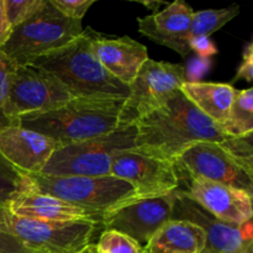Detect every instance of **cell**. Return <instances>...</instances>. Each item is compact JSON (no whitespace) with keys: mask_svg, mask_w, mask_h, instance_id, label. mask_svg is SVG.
Here are the masks:
<instances>
[{"mask_svg":"<svg viewBox=\"0 0 253 253\" xmlns=\"http://www.w3.org/2000/svg\"><path fill=\"white\" fill-rule=\"evenodd\" d=\"M239 79H245L247 82L253 81V42H249L245 46L244 53H242V62L239 66L236 76L232 78V82Z\"/></svg>","mask_w":253,"mask_h":253,"instance_id":"29","label":"cell"},{"mask_svg":"<svg viewBox=\"0 0 253 253\" xmlns=\"http://www.w3.org/2000/svg\"><path fill=\"white\" fill-rule=\"evenodd\" d=\"M95 246L96 253H146L145 246L123 232L104 230Z\"/></svg>","mask_w":253,"mask_h":253,"instance_id":"24","label":"cell"},{"mask_svg":"<svg viewBox=\"0 0 253 253\" xmlns=\"http://www.w3.org/2000/svg\"><path fill=\"white\" fill-rule=\"evenodd\" d=\"M177 190L155 198L131 199L109 210L101 217L104 230L123 232L146 246L156 232L169 220Z\"/></svg>","mask_w":253,"mask_h":253,"instance_id":"11","label":"cell"},{"mask_svg":"<svg viewBox=\"0 0 253 253\" xmlns=\"http://www.w3.org/2000/svg\"><path fill=\"white\" fill-rule=\"evenodd\" d=\"M71 99V93L51 73L34 66H17L10 82L7 115L19 125L21 115L53 110Z\"/></svg>","mask_w":253,"mask_h":253,"instance_id":"10","label":"cell"},{"mask_svg":"<svg viewBox=\"0 0 253 253\" xmlns=\"http://www.w3.org/2000/svg\"><path fill=\"white\" fill-rule=\"evenodd\" d=\"M31 190L48 194L63 202L83 208L101 217L109 210L136 198L135 190L116 177H52L27 174Z\"/></svg>","mask_w":253,"mask_h":253,"instance_id":"6","label":"cell"},{"mask_svg":"<svg viewBox=\"0 0 253 253\" xmlns=\"http://www.w3.org/2000/svg\"><path fill=\"white\" fill-rule=\"evenodd\" d=\"M173 165L179 180H209L253 195V175L230 155L221 143H194L185 148L173 161Z\"/></svg>","mask_w":253,"mask_h":253,"instance_id":"9","label":"cell"},{"mask_svg":"<svg viewBox=\"0 0 253 253\" xmlns=\"http://www.w3.org/2000/svg\"><path fill=\"white\" fill-rule=\"evenodd\" d=\"M90 27L66 46L42 54L30 66L56 77L73 98L120 99L130 96V88L111 76L96 59Z\"/></svg>","mask_w":253,"mask_h":253,"instance_id":"2","label":"cell"},{"mask_svg":"<svg viewBox=\"0 0 253 253\" xmlns=\"http://www.w3.org/2000/svg\"><path fill=\"white\" fill-rule=\"evenodd\" d=\"M93 51L99 63L121 83L130 85L148 59L147 47L128 36H99L93 32Z\"/></svg>","mask_w":253,"mask_h":253,"instance_id":"17","label":"cell"},{"mask_svg":"<svg viewBox=\"0 0 253 253\" xmlns=\"http://www.w3.org/2000/svg\"><path fill=\"white\" fill-rule=\"evenodd\" d=\"M185 182L187 189L182 192L216 219L236 225L252 221V195L209 180L188 179Z\"/></svg>","mask_w":253,"mask_h":253,"instance_id":"14","label":"cell"},{"mask_svg":"<svg viewBox=\"0 0 253 253\" xmlns=\"http://www.w3.org/2000/svg\"><path fill=\"white\" fill-rule=\"evenodd\" d=\"M194 10L183 0L170 2L161 11L138 17V31L151 41L168 47L183 58L189 56V27Z\"/></svg>","mask_w":253,"mask_h":253,"instance_id":"16","label":"cell"},{"mask_svg":"<svg viewBox=\"0 0 253 253\" xmlns=\"http://www.w3.org/2000/svg\"><path fill=\"white\" fill-rule=\"evenodd\" d=\"M136 2L143 5V6L147 7L148 10H153L155 12H157V10H160V6H162V5H168L166 1H156V0H143V1ZM155 12H153V14H155Z\"/></svg>","mask_w":253,"mask_h":253,"instance_id":"33","label":"cell"},{"mask_svg":"<svg viewBox=\"0 0 253 253\" xmlns=\"http://www.w3.org/2000/svg\"><path fill=\"white\" fill-rule=\"evenodd\" d=\"M78 253H96L95 246H94V245H91V244H89V245H86V246L84 247L82 251H79Z\"/></svg>","mask_w":253,"mask_h":253,"instance_id":"34","label":"cell"},{"mask_svg":"<svg viewBox=\"0 0 253 253\" xmlns=\"http://www.w3.org/2000/svg\"><path fill=\"white\" fill-rule=\"evenodd\" d=\"M136 127L118 128L108 135L61 146L40 174L52 177H109L115 153L132 150Z\"/></svg>","mask_w":253,"mask_h":253,"instance_id":"5","label":"cell"},{"mask_svg":"<svg viewBox=\"0 0 253 253\" xmlns=\"http://www.w3.org/2000/svg\"><path fill=\"white\" fill-rule=\"evenodd\" d=\"M0 253H42L30 249L14 236L0 232Z\"/></svg>","mask_w":253,"mask_h":253,"instance_id":"31","label":"cell"},{"mask_svg":"<svg viewBox=\"0 0 253 253\" xmlns=\"http://www.w3.org/2000/svg\"><path fill=\"white\" fill-rule=\"evenodd\" d=\"M110 175L127 182L135 190V199L161 197L179 188L172 161L143 155L135 150L115 153Z\"/></svg>","mask_w":253,"mask_h":253,"instance_id":"12","label":"cell"},{"mask_svg":"<svg viewBox=\"0 0 253 253\" xmlns=\"http://www.w3.org/2000/svg\"><path fill=\"white\" fill-rule=\"evenodd\" d=\"M59 147L61 145L48 136L19 125L0 131V153L15 168L26 174L41 173Z\"/></svg>","mask_w":253,"mask_h":253,"instance_id":"15","label":"cell"},{"mask_svg":"<svg viewBox=\"0 0 253 253\" xmlns=\"http://www.w3.org/2000/svg\"><path fill=\"white\" fill-rule=\"evenodd\" d=\"M16 64L2 53L0 49V131L15 125L7 115V98L11 77L16 69Z\"/></svg>","mask_w":253,"mask_h":253,"instance_id":"25","label":"cell"},{"mask_svg":"<svg viewBox=\"0 0 253 253\" xmlns=\"http://www.w3.org/2000/svg\"><path fill=\"white\" fill-rule=\"evenodd\" d=\"M133 126L136 137L132 150L172 162L194 143H222L231 137L205 116L182 90L175 91L166 104Z\"/></svg>","mask_w":253,"mask_h":253,"instance_id":"1","label":"cell"},{"mask_svg":"<svg viewBox=\"0 0 253 253\" xmlns=\"http://www.w3.org/2000/svg\"><path fill=\"white\" fill-rule=\"evenodd\" d=\"M83 32L82 21L68 19L46 0L31 19L12 29L0 49L16 66H30L40 56L66 46Z\"/></svg>","mask_w":253,"mask_h":253,"instance_id":"4","label":"cell"},{"mask_svg":"<svg viewBox=\"0 0 253 253\" xmlns=\"http://www.w3.org/2000/svg\"><path fill=\"white\" fill-rule=\"evenodd\" d=\"M124 101L73 98L53 110L21 115L19 126L48 136L61 146L81 142L118 130Z\"/></svg>","mask_w":253,"mask_h":253,"instance_id":"3","label":"cell"},{"mask_svg":"<svg viewBox=\"0 0 253 253\" xmlns=\"http://www.w3.org/2000/svg\"><path fill=\"white\" fill-rule=\"evenodd\" d=\"M12 32V27L7 20L4 0H0V47L4 46Z\"/></svg>","mask_w":253,"mask_h":253,"instance_id":"32","label":"cell"},{"mask_svg":"<svg viewBox=\"0 0 253 253\" xmlns=\"http://www.w3.org/2000/svg\"><path fill=\"white\" fill-rule=\"evenodd\" d=\"M205 234L198 225L184 220H169L145 246L146 253H202Z\"/></svg>","mask_w":253,"mask_h":253,"instance_id":"19","label":"cell"},{"mask_svg":"<svg viewBox=\"0 0 253 253\" xmlns=\"http://www.w3.org/2000/svg\"><path fill=\"white\" fill-rule=\"evenodd\" d=\"M172 220L193 222L204 231L207 242L202 253H237L253 242L252 221L244 225L221 221L193 202L180 189L175 193Z\"/></svg>","mask_w":253,"mask_h":253,"instance_id":"13","label":"cell"},{"mask_svg":"<svg viewBox=\"0 0 253 253\" xmlns=\"http://www.w3.org/2000/svg\"><path fill=\"white\" fill-rule=\"evenodd\" d=\"M252 136H231L221 145L229 151L230 155L253 175V145Z\"/></svg>","mask_w":253,"mask_h":253,"instance_id":"27","label":"cell"},{"mask_svg":"<svg viewBox=\"0 0 253 253\" xmlns=\"http://www.w3.org/2000/svg\"><path fill=\"white\" fill-rule=\"evenodd\" d=\"M237 4L222 9H207L193 12L189 27V39L192 37H210L214 32L224 27L240 14Z\"/></svg>","mask_w":253,"mask_h":253,"instance_id":"22","label":"cell"},{"mask_svg":"<svg viewBox=\"0 0 253 253\" xmlns=\"http://www.w3.org/2000/svg\"><path fill=\"white\" fill-rule=\"evenodd\" d=\"M190 51H194L203 58H209L217 53V47L210 37H192L189 39Z\"/></svg>","mask_w":253,"mask_h":253,"instance_id":"30","label":"cell"},{"mask_svg":"<svg viewBox=\"0 0 253 253\" xmlns=\"http://www.w3.org/2000/svg\"><path fill=\"white\" fill-rule=\"evenodd\" d=\"M31 189L26 173L15 168L0 153V207H6L15 198Z\"/></svg>","mask_w":253,"mask_h":253,"instance_id":"23","label":"cell"},{"mask_svg":"<svg viewBox=\"0 0 253 253\" xmlns=\"http://www.w3.org/2000/svg\"><path fill=\"white\" fill-rule=\"evenodd\" d=\"M6 208L16 216L47 222L89 221L99 225L101 222V216L99 214L31 189L15 198Z\"/></svg>","mask_w":253,"mask_h":253,"instance_id":"18","label":"cell"},{"mask_svg":"<svg viewBox=\"0 0 253 253\" xmlns=\"http://www.w3.org/2000/svg\"><path fill=\"white\" fill-rule=\"evenodd\" d=\"M98 226L89 221L47 222L20 217L0 207V232L42 253H78L90 244Z\"/></svg>","mask_w":253,"mask_h":253,"instance_id":"7","label":"cell"},{"mask_svg":"<svg viewBox=\"0 0 253 253\" xmlns=\"http://www.w3.org/2000/svg\"><path fill=\"white\" fill-rule=\"evenodd\" d=\"M49 1L66 17L82 21L89 7L96 0H49Z\"/></svg>","mask_w":253,"mask_h":253,"instance_id":"28","label":"cell"},{"mask_svg":"<svg viewBox=\"0 0 253 253\" xmlns=\"http://www.w3.org/2000/svg\"><path fill=\"white\" fill-rule=\"evenodd\" d=\"M180 90L205 116L221 126L227 120L236 89L227 83L188 81Z\"/></svg>","mask_w":253,"mask_h":253,"instance_id":"20","label":"cell"},{"mask_svg":"<svg viewBox=\"0 0 253 253\" xmlns=\"http://www.w3.org/2000/svg\"><path fill=\"white\" fill-rule=\"evenodd\" d=\"M44 2L46 0H4L5 11L12 29L31 19Z\"/></svg>","mask_w":253,"mask_h":253,"instance_id":"26","label":"cell"},{"mask_svg":"<svg viewBox=\"0 0 253 253\" xmlns=\"http://www.w3.org/2000/svg\"><path fill=\"white\" fill-rule=\"evenodd\" d=\"M221 130L227 136H247L253 133V89H236L227 120Z\"/></svg>","mask_w":253,"mask_h":253,"instance_id":"21","label":"cell"},{"mask_svg":"<svg viewBox=\"0 0 253 253\" xmlns=\"http://www.w3.org/2000/svg\"><path fill=\"white\" fill-rule=\"evenodd\" d=\"M188 82L183 64L148 58L128 85L130 96L124 101L118 128L133 126L140 119L161 108Z\"/></svg>","mask_w":253,"mask_h":253,"instance_id":"8","label":"cell"},{"mask_svg":"<svg viewBox=\"0 0 253 253\" xmlns=\"http://www.w3.org/2000/svg\"><path fill=\"white\" fill-rule=\"evenodd\" d=\"M237 253H253V242L247 245L244 250H241V251L237 252Z\"/></svg>","mask_w":253,"mask_h":253,"instance_id":"35","label":"cell"}]
</instances>
